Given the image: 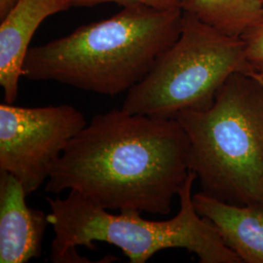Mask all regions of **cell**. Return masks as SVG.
Returning <instances> with one entry per match:
<instances>
[{
	"label": "cell",
	"mask_w": 263,
	"mask_h": 263,
	"mask_svg": "<svg viewBox=\"0 0 263 263\" xmlns=\"http://www.w3.org/2000/svg\"><path fill=\"white\" fill-rule=\"evenodd\" d=\"M189 148L177 118L113 108L69 141L45 191H73L105 210L165 216L189 175Z\"/></svg>",
	"instance_id": "obj_1"
},
{
	"label": "cell",
	"mask_w": 263,
	"mask_h": 263,
	"mask_svg": "<svg viewBox=\"0 0 263 263\" xmlns=\"http://www.w3.org/2000/svg\"><path fill=\"white\" fill-rule=\"evenodd\" d=\"M182 9L130 4L108 19L29 47L23 76L115 97L147 76L179 38Z\"/></svg>",
	"instance_id": "obj_2"
},
{
	"label": "cell",
	"mask_w": 263,
	"mask_h": 263,
	"mask_svg": "<svg viewBox=\"0 0 263 263\" xmlns=\"http://www.w3.org/2000/svg\"><path fill=\"white\" fill-rule=\"evenodd\" d=\"M196 179L190 171L178 195V215L164 221L142 218L136 211L113 215L73 191L66 198H47L48 221L55 232L50 261L91 262L77 254L76 248L96 250L95 242H104L118 247L131 263H145L167 249H184L201 263H241L215 226L198 214L192 194Z\"/></svg>",
	"instance_id": "obj_3"
},
{
	"label": "cell",
	"mask_w": 263,
	"mask_h": 263,
	"mask_svg": "<svg viewBox=\"0 0 263 263\" xmlns=\"http://www.w3.org/2000/svg\"><path fill=\"white\" fill-rule=\"evenodd\" d=\"M187 134L189 169L201 191L226 203L263 205V84L236 72L214 104L176 117Z\"/></svg>",
	"instance_id": "obj_4"
},
{
	"label": "cell",
	"mask_w": 263,
	"mask_h": 263,
	"mask_svg": "<svg viewBox=\"0 0 263 263\" xmlns=\"http://www.w3.org/2000/svg\"><path fill=\"white\" fill-rule=\"evenodd\" d=\"M252 71L241 36L226 34L183 11L179 38L127 92L121 108L157 118L207 109L229 76Z\"/></svg>",
	"instance_id": "obj_5"
},
{
	"label": "cell",
	"mask_w": 263,
	"mask_h": 263,
	"mask_svg": "<svg viewBox=\"0 0 263 263\" xmlns=\"http://www.w3.org/2000/svg\"><path fill=\"white\" fill-rule=\"evenodd\" d=\"M87 125L68 104L22 107L0 104V171L8 172L28 194L48 180L58 161Z\"/></svg>",
	"instance_id": "obj_6"
},
{
	"label": "cell",
	"mask_w": 263,
	"mask_h": 263,
	"mask_svg": "<svg viewBox=\"0 0 263 263\" xmlns=\"http://www.w3.org/2000/svg\"><path fill=\"white\" fill-rule=\"evenodd\" d=\"M27 191L8 172L0 171V263H25L41 254L47 215L27 205Z\"/></svg>",
	"instance_id": "obj_7"
},
{
	"label": "cell",
	"mask_w": 263,
	"mask_h": 263,
	"mask_svg": "<svg viewBox=\"0 0 263 263\" xmlns=\"http://www.w3.org/2000/svg\"><path fill=\"white\" fill-rule=\"evenodd\" d=\"M69 0H18L0 25V85L4 102L14 104L20 78L38 27L48 17L69 9Z\"/></svg>",
	"instance_id": "obj_8"
},
{
	"label": "cell",
	"mask_w": 263,
	"mask_h": 263,
	"mask_svg": "<svg viewBox=\"0 0 263 263\" xmlns=\"http://www.w3.org/2000/svg\"><path fill=\"white\" fill-rule=\"evenodd\" d=\"M193 203L241 262L263 263V205H232L202 191L193 194Z\"/></svg>",
	"instance_id": "obj_9"
},
{
	"label": "cell",
	"mask_w": 263,
	"mask_h": 263,
	"mask_svg": "<svg viewBox=\"0 0 263 263\" xmlns=\"http://www.w3.org/2000/svg\"><path fill=\"white\" fill-rule=\"evenodd\" d=\"M181 9L233 36L263 21V0H181Z\"/></svg>",
	"instance_id": "obj_10"
},
{
	"label": "cell",
	"mask_w": 263,
	"mask_h": 263,
	"mask_svg": "<svg viewBox=\"0 0 263 263\" xmlns=\"http://www.w3.org/2000/svg\"><path fill=\"white\" fill-rule=\"evenodd\" d=\"M241 37L252 72L263 78V21L248 29Z\"/></svg>",
	"instance_id": "obj_11"
},
{
	"label": "cell",
	"mask_w": 263,
	"mask_h": 263,
	"mask_svg": "<svg viewBox=\"0 0 263 263\" xmlns=\"http://www.w3.org/2000/svg\"><path fill=\"white\" fill-rule=\"evenodd\" d=\"M72 7H94L96 5L113 2L120 6H127L130 4H144L157 9H174L181 8V0H69Z\"/></svg>",
	"instance_id": "obj_12"
},
{
	"label": "cell",
	"mask_w": 263,
	"mask_h": 263,
	"mask_svg": "<svg viewBox=\"0 0 263 263\" xmlns=\"http://www.w3.org/2000/svg\"><path fill=\"white\" fill-rule=\"evenodd\" d=\"M18 0H0V19L2 20L13 8Z\"/></svg>",
	"instance_id": "obj_13"
},
{
	"label": "cell",
	"mask_w": 263,
	"mask_h": 263,
	"mask_svg": "<svg viewBox=\"0 0 263 263\" xmlns=\"http://www.w3.org/2000/svg\"><path fill=\"white\" fill-rule=\"evenodd\" d=\"M250 74H252V76H254L257 80H259L261 83L263 84V78L262 77H260V76H256L255 73H254V72H250Z\"/></svg>",
	"instance_id": "obj_14"
}]
</instances>
